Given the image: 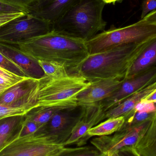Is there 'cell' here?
Masks as SVG:
<instances>
[{
	"label": "cell",
	"mask_w": 156,
	"mask_h": 156,
	"mask_svg": "<svg viewBox=\"0 0 156 156\" xmlns=\"http://www.w3.org/2000/svg\"><path fill=\"white\" fill-rule=\"evenodd\" d=\"M133 109L139 112H153L156 111V102H144L141 101Z\"/></svg>",
	"instance_id": "31"
},
{
	"label": "cell",
	"mask_w": 156,
	"mask_h": 156,
	"mask_svg": "<svg viewBox=\"0 0 156 156\" xmlns=\"http://www.w3.org/2000/svg\"><path fill=\"white\" fill-rule=\"evenodd\" d=\"M83 108V105H78L59 110L44 125L42 132L56 136L58 143L65 145L81 117Z\"/></svg>",
	"instance_id": "10"
},
{
	"label": "cell",
	"mask_w": 156,
	"mask_h": 156,
	"mask_svg": "<svg viewBox=\"0 0 156 156\" xmlns=\"http://www.w3.org/2000/svg\"><path fill=\"white\" fill-rule=\"evenodd\" d=\"M26 14L23 12L1 13H0V27L13 19Z\"/></svg>",
	"instance_id": "32"
},
{
	"label": "cell",
	"mask_w": 156,
	"mask_h": 156,
	"mask_svg": "<svg viewBox=\"0 0 156 156\" xmlns=\"http://www.w3.org/2000/svg\"><path fill=\"white\" fill-rule=\"evenodd\" d=\"M0 52L21 69L27 77L39 80L46 76L38 60L15 44L0 42Z\"/></svg>",
	"instance_id": "15"
},
{
	"label": "cell",
	"mask_w": 156,
	"mask_h": 156,
	"mask_svg": "<svg viewBox=\"0 0 156 156\" xmlns=\"http://www.w3.org/2000/svg\"><path fill=\"white\" fill-rule=\"evenodd\" d=\"M65 108L57 107H37L29 111L25 116L41 125H45L59 110Z\"/></svg>",
	"instance_id": "21"
},
{
	"label": "cell",
	"mask_w": 156,
	"mask_h": 156,
	"mask_svg": "<svg viewBox=\"0 0 156 156\" xmlns=\"http://www.w3.org/2000/svg\"><path fill=\"white\" fill-rule=\"evenodd\" d=\"M125 79H100L90 82L88 87L78 94V105H90L101 102L118 89Z\"/></svg>",
	"instance_id": "13"
},
{
	"label": "cell",
	"mask_w": 156,
	"mask_h": 156,
	"mask_svg": "<svg viewBox=\"0 0 156 156\" xmlns=\"http://www.w3.org/2000/svg\"><path fill=\"white\" fill-rule=\"evenodd\" d=\"M156 66V37L143 49L129 68L125 79L133 77Z\"/></svg>",
	"instance_id": "17"
},
{
	"label": "cell",
	"mask_w": 156,
	"mask_h": 156,
	"mask_svg": "<svg viewBox=\"0 0 156 156\" xmlns=\"http://www.w3.org/2000/svg\"><path fill=\"white\" fill-rule=\"evenodd\" d=\"M141 101L144 102H156V90Z\"/></svg>",
	"instance_id": "36"
},
{
	"label": "cell",
	"mask_w": 156,
	"mask_h": 156,
	"mask_svg": "<svg viewBox=\"0 0 156 156\" xmlns=\"http://www.w3.org/2000/svg\"><path fill=\"white\" fill-rule=\"evenodd\" d=\"M24 115H14L0 119V150L20 136Z\"/></svg>",
	"instance_id": "18"
},
{
	"label": "cell",
	"mask_w": 156,
	"mask_h": 156,
	"mask_svg": "<svg viewBox=\"0 0 156 156\" xmlns=\"http://www.w3.org/2000/svg\"><path fill=\"white\" fill-rule=\"evenodd\" d=\"M43 126H44L39 124L28 119L24 115V119L23 122L19 136H25L36 133L41 131Z\"/></svg>",
	"instance_id": "26"
},
{
	"label": "cell",
	"mask_w": 156,
	"mask_h": 156,
	"mask_svg": "<svg viewBox=\"0 0 156 156\" xmlns=\"http://www.w3.org/2000/svg\"><path fill=\"white\" fill-rule=\"evenodd\" d=\"M103 1L105 2L106 4H114L116 2H120V1H122V0H103Z\"/></svg>",
	"instance_id": "38"
},
{
	"label": "cell",
	"mask_w": 156,
	"mask_h": 156,
	"mask_svg": "<svg viewBox=\"0 0 156 156\" xmlns=\"http://www.w3.org/2000/svg\"><path fill=\"white\" fill-rule=\"evenodd\" d=\"M144 22L156 26V10L148 13L144 19Z\"/></svg>",
	"instance_id": "35"
},
{
	"label": "cell",
	"mask_w": 156,
	"mask_h": 156,
	"mask_svg": "<svg viewBox=\"0 0 156 156\" xmlns=\"http://www.w3.org/2000/svg\"><path fill=\"white\" fill-rule=\"evenodd\" d=\"M38 61L46 76L48 77L57 79L66 77L70 75L67 68L63 64L55 61Z\"/></svg>",
	"instance_id": "22"
},
{
	"label": "cell",
	"mask_w": 156,
	"mask_h": 156,
	"mask_svg": "<svg viewBox=\"0 0 156 156\" xmlns=\"http://www.w3.org/2000/svg\"><path fill=\"white\" fill-rule=\"evenodd\" d=\"M90 84L86 79L76 74L57 79L45 76L38 80V107L77 106L78 94Z\"/></svg>",
	"instance_id": "4"
},
{
	"label": "cell",
	"mask_w": 156,
	"mask_h": 156,
	"mask_svg": "<svg viewBox=\"0 0 156 156\" xmlns=\"http://www.w3.org/2000/svg\"><path fill=\"white\" fill-rule=\"evenodd\" d=\"M156 90V82L135 93L113 108L105 112V120L110 118L125 116L130 112L144 98Z\"/></svg>",
	"instance_id": "16"
},
{
	"label": "cell",
	"mask_w": 156,
	"mask_h": 156,
	"mask_svg": "<svg viewBox=\"0 0 156 156\" xmlns=\"http://www.w3.org/2000/svg\"><path fill=\"white\" fill-rule=\"evenodd\" d=\"M118 154L119 156H140L133 147H124L118 151Z\"/></svg>",
	"instance_id": "34"
},
{
	"label": "cell",
	"mask_w": 156,
	"mask_h": 156,
	"mask_svg": "<svg viewBox=\"0 0 156 156\" xmlns=\"http://www.w3.org/2000/svg\"><path fill=\"white\" fill-rule=\"evenodd\" d=\"M108 156H119V154H118V152L117 153H114V154H113L111 155Z\"/></svg>",
	"instance_id": "39"
},
{
	"label": "cell",
	"mask_w": 156,
	"mask_h": 156,
	"mask_svg": "<svg viewBox=\"0 0 156 156\" xmlns=\"http://www.w3.org/2000/svg\"><path fill=\"white\" fill-rule=\"evenodd\" d=\"M0 67L5 69L18 76L26 77L23 70L17 65L14 63L12 60H10L8 58L6 57L1 52H0Z\"/></svg>",
	"instance_id": "27"
},
{
	"label": "cell",
	"mask_w": 156,
	"mask_h": 156,
	"mask_svg": "<svg viewBox=\"0 0 156 156\" xmlns=\"http://www.w3.org/2000/svg\"><path fill=\"white\" fill-rule=\"evenodd\" d=\"M15 45L38 61L63 64L70 74L90 55L86 41L54 31Z\"/></svg>",
	"instance_id": "1"
},
{
	"label": "cell",
	"mask_w": 156,
	"mask_h": 156,
	"mask_svg": "<svg viewBox=\"0 0 156 156\" xmlns=\"http://www.w3.org/2000/svg\"><path fill=\"white\" fill-rule=\"evenodd\" d=\"M2 118H1V117H0V119H2Z\"/></svg>",
	"instance_id": "41"
},
{
	"label": "cell",
	"mask_w": 156,
	"mask_h": 156,
	"mask_svg": "<svg viewBox=\"0 0 156 156\" xmlns=\"http://www.w3.org/2000/svg\"><path fill=\"white\" fill-rule=\"evenodd\" d=\"M101 153L93 146L66 147L56 156H99Z\"/></svg>",
	"instance_id": "24"
},
{
	"label": "cell",
	"mask_w": 156,
	"mask_h": 156,
	"mask_svg": "<svg viewBox=\"0 0 156 156\" xmlns=\"http://www.w3.org/2000/svg\"><path fill=\"white\" fill-rule=\"evenodd\" d=\"M152 39L89 55L71 74L79 75L90 82L100 79L125 78L133 62Z\"/></svg>",
	"instance_id": "2"
},
{
	"label": "cell",
	"mask_w": 156,
	"mask_h": 156,
	"mask_svg": "<svg viewBox=\"0 0 156 156\" xmlns=\"http://www.w3.org/2000/svg\"><path fill=\"white\" fill-rule=\"evenodd\" d=\"M52 30V25L49 22L26 14L0 27V42L17 44Z\"/></svg>",
	"instance_id": "7"
},
{
	"label": "cell",
	"mask_w": 156,
	"mask_h": 156,
	"mask_svg": "<svg viewBox=\"0 0 156 156\" xmlns=\"http://www.w3.org/2000/svg\"><path fill=\"white\" fill-rule=\"evenodd\" d=\"M124 121L123 116L106 119L87 132L88 139L89 140L92 137L111 135L121 129Z\"/></svg>",
	"instance_id": "20"
},
{
	"label": "cell",
	"mask_w": 156,
	"mask_h": 156,
	"mask_svg": "<svg viewBox=\"0 0 156 156\" xmlns=\"http://www.w3.org/2000/svg\"><path fill=\"white\" fill-rule=\"evenodd\" d=\"M66 147L57 137L40 131L12 140L0 150V156H56Z\"/></svg>",
	"instance_id": "6"
},
{
	"label": "cell",
	"mask_w": 156,
	"mask_h": 156,
	"mask_svg": "<svg viewBox=\"0 0 156 156\" xmlns=\"http://www.w3.org/2000/svg\"><path fill=\"white\" fill-rule=\"evenodd\" d=\"M23 12L28 13L27 7L12 4L0 0V13H1Z\"/></svg>",
	"instance_id": "28"
},
{
	"label": "cell",
	"mask_w": 156,
	"mask_h": 156,
	"mask_svg": "<svg viewBox=\"0 0 156 156\" xmlns=\"http://www.w3.org/2000/svg\"><path fill=\"white\" fill-rule=\"evenodd\" d=\"M156 37V26L141 20L122 27L112 26L86 41L90 55L113 48L134 43H141Z\"/></svg>",
	"instance_id": "5"
},
{
	"label": "cell",
	"mask_w": 156,
	"mask_h": 156,
	"mask_svg": "<svg viewBox=\"0 0 156 156\" xmlns=\"http://www.w3.org/2000/svg\"><path fill=\"white\" fill-rule=\"evenodd\" d=\"M83 106L81 117L73 129L69 139L65 143L66 147L73 145L77 147L85 145L89 140L87 132L105 120V112L100 103Z\"/></svg>",
	"instance_id": "12"
},
{
	"label": "cell",
	"mask_w": 156,
	"mask_h": 156,
	"mask_svg": "<svg viewBox=\"0 0 156 156\" xmlns=\"http://www.w3.org/2000/svg\"><path fill=\"white\" fill-rule=\"evenodd\" d=\"M26 111L21 108H12L5 106L0 104V117L5 118L14 115H23L25 114Z\"/></svg>",
	"instance_id": "29"
},
{
	"label": "cell",
	"mask_w": 156,
	"mask_h": 156,
	"mask_svg": "<svg viewBox=\"0 0 156 156\" xmlns=\"http://www.w3.org/2000/svg\"><path fill=\"white\" fill-rule=\"evenodd\" d=\"M5 2L9 3L12 4L20 6L27 7L30 6L34 3L40 0H1Z\"/></svg>",
	"instance_id": "33"
},
{
	"label": "cell",
	"mask_w": 156,
	"mask_h": 156,
	"mask_svg": "<svg viewBox=\"0 0 156 156\" xmlns=\"http://www.w3.org/2000/svg\"><path fill=\"white\" fill-rule=\"evenodd\" d=\"M99 156H107L106 155L104 154H101Z\"/></svg>",
	"instance_id": "40"
},
{
	"label": "cell",
	"mask_w": 156,
	"mask_h": 156,
	"mask_svg": "<svg viewBox=\"0 0 156 156\" xmlns=\"http://www.w3.org/2000/svg\"><path fill=\"white\" fill-rule=\"evenodd\" d=\"M79 0H40L27 7L28 14L51 24L60 20Z\"/></svg>",
	"instance_id": "14"
},
{
	"label": "cell",
	"mask_w": 156,
	"mask_h": 156,
	"mask_svg": "<svg viewBox=\"0 0 156 156\" xmlns=\"http://www.w3.org/2000/svg\"><path fill=\"white\" fill-rule=\"evenodd\" d=\"M155 112H139L133 109L127 115L124 116V122L120 129L135 127L147 121L152 120Z\"/></svg>",
	"instance_id": "23"
},
{
	"label": "cell",
	"mask_w": 156,
	"mask_h": 156,
	"mask_svg": "<svg viewBox=\"0 0 156 156\" xmlns=\"http://www.w3.org/2000/svg\"><path fill=\"white\" fill-rule=\"evenodd\" d=\"M141 20L148 13L156 10V0H143L142 4Z\"/></svg>",
	"instance_id": "30"
},
{
	"label": "cell",
	"mask_w": 156,
	"mask_h": 156,
	"mask_svg": "<svg viewBox=\"0 0 156 156\" xmlns=\"http://www.w3.org/2000/svg\"><path fill=\"white\" fill-rule=\"evenodd\" d=\"M103 0H79L60 19L52 25V31L85 41L104 31Z\"/></svg>",
	"instance_id": "3"
},
{
	"label": "cell",
	"mask_w": 156,
	"mask_h": 156,
	"mask_svg": "<svg viewBox=\"0 0 156 156\" xmlns=\"http://www.w3.org/2000/svg\"><path fill=\"white\" fill-rule=\"evenodd\" d=\"M26 78V77L18 76L0 67V85L11 87L24 80Z\"/></svg>",
	"instance_id": "25"
},
{
	"label": "cell",
	"mask_w": 156,
	"mask_h": 156,
	"mask_svg": "<svg viewBox=\"0 0 156 156\" xmlns=\"http://www.w3.org/2000/svg\"><path fill=\"white\" fill-rule=\"evenodd\" d=\"M156 82V66H155L133 77L125 79L118 89L100 103L106 112L121 103L129 96Z\"/></svg>",
	"instance_id": "11"
},
{
	"label": "cell",
	"mask_w": 156,
	"mask_h": 156,
	"mask_svg": "<svg viewBox=\"0 0 156 156\" xmlns=\"http://www.w3.org/2000/svg\"><path fill=\"white\" fill-rule=\"evenodd\" d=\"M151 120L135 127L120 129L111 135L96 136L90 140L91 145L101 154L110 156L124 147H134L148 128Z\"/></svg>",
	"instance_id": "8"
},
{
	"label": "cell",
	"mask_w": 156,
	"mask_h": 156,
	"mask_svg": "<svg viewBox=\"0 0 156 156\" xmlns=\"http://www.w3.org/2000/svg\"><path fill=\"white\" fill-rule=\"evenodd\" d=\"M10 87L0 85V95L2 94L6 90H8Z\"/></svg>",
	"instance_id": "37"
},
{
	"label": "cell",
	"mask_w": 156,
	"mask_h": 156,
	"mask_svg": "<svg viewBox=\"0 0 156 156\" xmlns=\"http://www.w3.org/2000/svg\"><path fill=\"white\" fill-rule=\"evenodd\" d=\"M38 80L28 77L10 87L0 95V104L29 112L38 107Z\"/></svg>",
	"instance_id": "9"
},
{
	"label": "cell",
	"mask_w": 156,
	"mask_h": 156,
	"mask_svg": "<svg viewBox=\"0 0 156 156\" xmlns=\"http://www.w3.org/2000/svg\"><path fill=\"white\" fill-rule=\"evenodd\" d=\"M134 148L140 156H156V111L148 128Z\"/></svg>",
	"instance_id": "19"
}]
</instances>
